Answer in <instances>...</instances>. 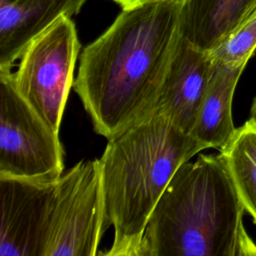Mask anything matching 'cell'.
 Listing matches in <instances>:
<instances>
[{
  "mask_svg": "<svg viewBox=\"0 0 256 256\" xmlns=\"http://www.w3.org/2000/svg\"><path fill=\"white\" fill-rule=\"evenodd\" d=\"M244 206L219 154L183 163L155 206L138 256H252Z\"/></svg>",
  "mask_w": 256,
  "mask_h": 256,
  "instance_id": "2",
  "label": "cell"
},
{
  "mask_svg": "<svg viewBox=\"0 0 256 256\" xmlns=\"http://www.w3.org/2000/svg\"><path fill=\"white\" fill-rule=\"evenodd\" d=\"M80 42L71 17L61 16L26 47L13 82L16 90L56 133H59Z\"/></svg>",
  "mask_w": 256,
  "mask_h": 256,
  "instance_id": "4",
  "label": "cell"
},
{
  "mask_svg": "<svg viewBox=\"0 0 256 256\" xmlns=\"http://www.w3.org/2000/svg\"><path fill=\"white\" fill-rule=\"evenodd\" d=\"M213 61L182 36L169 65L154 113L190 134L211 76Z\"/></svg>",
  "mask_w": 256,
  "mask_h": 256,
  "instance_id": "8",
  "label": "cell"
},
{
  "mask_svg": "<svg viewBox=\"0 0 256 256\" xmlns=\"http://www.w3.org/2000/svg\"><path fill=\"white\" fill-rule=\"evenodd\" d=\"M250 118L256 123V96L253 100L252 107H251V110H250Z\"/></svg>",
  "mask_w": 256,
  "mask_h": 256,
  "instance_id": "15",
  "label": "cell"
},
{
  "mask_svg": "<svg viewBox=\"0 0 256 256\" xmlns=\"http://www.w3.org/2000/svg\"><path fill=\"white\" fill-rule=\"evenodd\" d=\"M256 8V0H187L182 8L181 36L209 52Z\"/></svg>",
  "mask_w": 256,
  "mask_h": 256,
  "instance_id": "11",
  "label": "cell"
},
{
  "mask_svg": "<svg viewBox=\"0 0 256 256\" xmlns=\"http://www.w3.org/2000/svg\"><path fill=\"white\" fill-rule=\"evenodd\" d=\"M58 179L0 174V256H44Z\"/></svg>",
  "mask_w": 256,
  "mask_h": 256,
  "instance_id": "7",
  "label": "cell"
},
{
  "mask_svg": "<svg viewBox=\"0 0 256 256\" xmlns=\"http://www.w3.org/2000/svg\"><path fill=\"white\" fill-rule=\"evenodd\" d=\"M245 211L256 224V123L249 118L220 149Z\"/></svg>",
  "mask_w": 256,
  "mask_h": 256,
  "instance_id": "12",
  "label": "cell"
},
{
  "mask_svg": "<svg viewBox=\"0 0 256 256\" xmlns=\"http://www.w3.org/2000/svg\"><path fill=\"white\" fill-rule=\"evenodd\" d=\"M213 61L211 76L191 135L205 148H223L234 135L232 101L245 67Z\"/></svg>",
  "mask_w": 256,
  "mask_h": 256,
  "instance_id": "10",
  "label": "cell"
},
{
  "mask_svg": "<svg viewBox=\"0 0 256 256\" xmlns=\"http://www.w3.org/2000/svg\"><path fill=\"white\" fill-rule=\"evenodd\" d=\"M256 51V8L208 53L212 60L245 67Z\"/></svg>",
  "mask_w": 256,
  "mask_h": 256,
  "instance_id": "13",
  "label": "cell"
},
{
  "mask_svg": "<svg viewBox=\"0 0 256 256\" xmlns=\"http://www.w3.org/2000/svg\"><path fill=\"white\" fill-rule=\"evenodd\" d=\"M112 1L118 3L122 7V9H130V8H135L141 5L157 3V2H176L183 5L187 2V0H112Z\"/></svg>",
  "mask_w": 256,
  "mask_h": 256,
  "instance_id": "14",
  "label": "cell"
},
{
  "mask_svg": "<svg viewBox=\"0 0 256 256\" xmlns=\"http://www.w3.org/2000/svg\"><path fill=\"white\" fill-rule=\"evenodd\" d=\"M109 225L99 159L82 160L58 179L44 256H95Z\"/></svg>",
  "mask_w": 256,
  "mask_h": 256,
  "instance_id": "5",
  "label": "cell"
},
{
  "mask_svg": "<svg viewBox=\"0 0 256 256\" xmlns=\"http://www.w3.org/2000/svg\"><path fill=\"white\" fill-rule=\"evenodd\" d=\"M204 149L159 113L108 139L99 162L114 240L99 254L138 256L148 220L172 177Z\"/></svg>",
  "mask_w": 256,
  "mask_h": 256,
  "instance_id": "3",
  "label": "cell"
},
{
  "mask_svg": "<svg viewBox=\"0 0 256 256\" xmlns=\"http://www.w3.org/2000/svg\"><path fill=\"white\" fill-rule=\"evenodd\" d=\"M58 133L22 98L13 72L0 70V174L48 182L63 174Z\"/></svg>",
  "mask_w": 256,
  "mask_h": 256,
  "instance_id": "6",
  "label": "cell"
},
{
  "mask_svg": "<svg viewBox=\"0 0 256 256\" xmlns=\"http://www.w3.org/2000/svg\"><path fill=\"white\" fill-rule=\"evenodd\" d=\"M182 8L157 2L123 9L83 49L73 88L98 134L110 139L154 114L181 37Z\"/></svg>",
  "mask_w": 256,
  "mask_h": 256,
  "instance_id": "1",
  "label": "cell"
},
{
  "mask_svg": "<svg viewBox=\"0 0 256 256\" xmlns=\"http://www.w3.org/2000/svg\"><path fill=\"white\" fill-rule=\"evenodd\" d=\"M86 0H0V70H11L30 42Z\"/></svg>",
  "mask_w": 256,
  "mask_h": 256,
  "instance_id": "9",
  "label": "cell"
}]
</instances>
